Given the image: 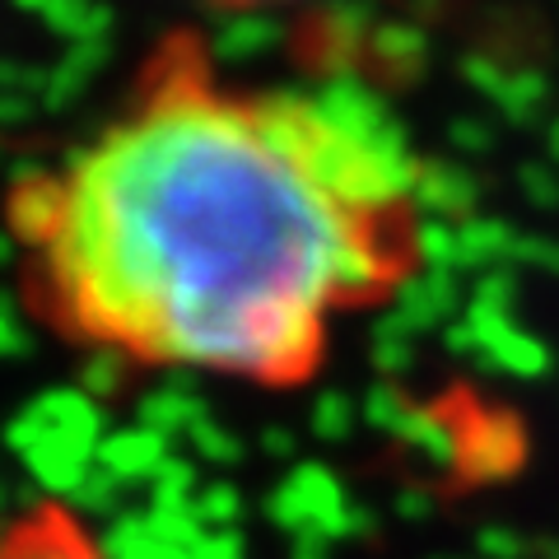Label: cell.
<instances>
[{
  "label": "cell",
  "mask_w": 559,
  "mask_h": 559,
  "mask_svg": "<svg viewBox=\"0 0 559 559\" xmlns=\"http://www.w3.org/2000/svg\"><path fill=\"white\" fill-rule=\"evenodd\" d=\"M425 164L345 80H248L168 33L117 108L5 191L47 336L135 373L299 392L425 266Z\"/></svg>",
  "instance_id": "obj_1"
},
{
  "label": "cell",
  "mask_w": 559,
  "mask_h": 559,
  "mask_svg": "<svg viewBox=\"0 0 559 559\" xmlns=\"http://www.w3.org/2000/svg\"><path fill=\"white\" fill-rule=\"evenodd\" d=\"M0 559H112V555L75 503L43 495L0 518Z\"/></svg>",
  "instance_id": "obj_2"
},
{
  "label": "cell",
  "mask_w": 559,
  "mask_h": 559,
  "mask_svg": "<svg viewBox=\"0 0 559 559\" xmlns=\"http://www.w3.org/2000/svg\"><path fill=\"white\" fill-rule=\"evenodd\" d=\"M205 10H224V14H257V10H280L294 5V0H197Z\"/></svg>",
  "instance_id": "obj_3"
}]
</instances>
